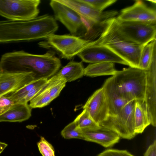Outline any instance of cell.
<instances>
[{"instance_id":"32","label":"cell","mask_w":156,"mask_h":156,"mask_svg":"<svg viewBox=\"0 0 156 156\" xmlns=\"http://www.w3.org/2000/svg\"><path fill=\"white\" fill-rule=\"evenodd\" d=\"M144 156H156V141L154 142L148 147Z\"/></svg>"},{"instance_id":"17","label":"cell","mask_w":156,"mask_h":156,"mask_svg":"<svg viewBox=\"0 0 156 156\" xmlns=\"http://www.w3.org/2000/svg\"><path fill=\"white\" fill-rule=\"evenodd\" d=\"M32 108L27 103L16 102L7 111L0 115V122H21L31 115Z\"/></svg>"},{"instance_id":"28","label":"cell","mask_w":156,"mask_h":156,"mask_svg":"<svg viewBox=\"0 0 156 156\" xmlns=\"http://www.w3.org/2000/svg\"><path fill=\"white\" fill-rule=\"evenodd\" d=\"M39 150L42 156H55L54 149L45 138L41 136L37 143Z\"/></svg>"},{"instance_id":"27","label":"cell","mask_w":156,"mask_h":156,"mask_svg":"<svg viewBox=\"0 0 156 156\" xmlns=\"http://www.w3.org/2000/svg\"><path fill=\"white\" fill-rule=\"evenodd\" d=\"M61 134L65 139L76 138L83 140L81 131L78 128L74 121L66 126L62 130Z\"/></svg>"},{"instance_id":"6","label":"cell","mask_w":156,"mask_h":156,"mask_svg":"<svg viewBox=\"0 0 156 156\" xmlns=\"http://www.w3.org/2000/svg\"><path fill=\"white\" fill-rule=\"evenodd\" d=\"M90 41L70 34H52L38 43L39 46L51 49L62 58L71 59L77 55Z\"/></svg>"},{"instance_id":"20","label":"cell","mask_w":156,"mask_h":156,"mask_svg":"<svg viewBox=\"0 0 156 156\" xmlns=\"http://www.w3.org/2000/svg\"><path fill=\"white\" fill-rule=\"evenodd\" d=\"M84 68L82 62L71 61L63 67L57 73L67 82L81 78L84 75Z\"/></svg>"},{"instance_id":"9","label":"cell","mask_w":156,"mask_h":156,"mask_svg":"<svg viewBox=\"0 0 156 156\" xmlns=\"http://www.w3.org/2000/svg\"><path fill=\"white\" fill-rule=\"evenodd\" d=\"M49 4L55 20L64 25L71 35L85 40L88 33L87 27L76 11L57 0H51Z\"/></svg>"},{"instance_id":"31","label":"cell","mask_w":156,"mask_h":156,"mask_svg":"<svg viewBox=\"0 0 156 156\" xmlns=\"http://www.w3.org/2000/svg\"><path fill=\"white\" fill-rule=\"evenodd\" d=\"M15 102L8 96H0V115L8 110Z\"/></svg>"},{"instance_id":"21","label":"cell","mask_w":156,"mask_h":156,"mask_svg":"<svg viewBox=\"0 0 156 156\" xmlns=\"http://www.w3.org/2000/svg\"><path fill=\"white\" fill-rule=\"evenodd\" d=\"M66 82L65 79L56 73L48 79L43 90L53 100L59 95Z\"/></svg>"},{"instance_id":"14","label":"cell","mask_w":156,"mask_h":156,"mask_svg":"<svg viewBox=\"0 0 156 156\" xmlns=\"http://www.w3.org/2000/svg\"><path fill=\"white\" fill-rule=\"evenodd\" d=\"M83 108L87 111L98 125L109 116L106 97L102 87L98 89L89 98Z\"/></svg>"},{"instance_id":"5","label":"cell","mask_w":156,"mask_h":156,"mask_svg":"<svg viewBox=\"0 0 156 156\" xmlns=\"http://www.w3.org/2000/svg\"><path fill=\"white\" fill-rule=\"evenodd\" d=\"M112 20L117 33L124 40L144 46L156 39V21H120L115 17Z\"/></svg>"},{"instance_id":"24","label":"cell","mask_w":156,"mask_h":156,"mask_svg":"<svg viewBox=\"0 0 156 156\" xmlns=\"http://www.w3.org/2000/svg\"><path fill=\"white\" fill-rule=\"evenodd\" d=\"M48 79L43 78L34 80L8 97L12 99L15 103L19 102L32 88L36 86L46 83Z\"/></svg>"},{"instance_id":"16","label":"cell","mask_w":156,"mask_h":156,"mask_svg":"<svg viewBox=\"0 0 156 156\" xmlns=\"http://www.w3.org/2000/svg\"><path fill=\"white\" fill-rule=\"evenodd\" d=\"M81 130L83 140L96 143L106 148L112 147L119 142L120 138L114 131L100 126Z\"/></svg>"},{"instance_id":"13","label":"cell","mask_w":156,"mask_h":156,"mask_svg":"<svg viewBox=\"0 0 156 156\" xmlns=\"http://www.w3.org/2000/svg\"><path fill=\"white\" fill-rule=\"evenodd\" d=\"M146 84L144 102L146 104L151 124L156 126V50L148 69L146 70Z\"/></svg>"},{"instance_id":"3","label":"cell","mask_w":156,"mask_h":156,"mask_svg":"<svg viewBox=\"0 0 156 156\" xmlns=\"http://www.w3.org/2000/svg\"><path fill=\"white\" fill-rule=\"evenodd\" d=\"M146 84V70L129 66L117 71L106 80L102 87L106 94L115 95L128 101H144Z\"/></svg>"},{"instance_id":"23","label":"cell","mask_w":156,"mask_h":156,"mask_svg":"<svg viewBox=\"0 0 156 156\" xmlns=\"http://www.w3.org/2000/svg\"><path fill=\"white\" fill-rule=\"evenodd\" d=\"M105 95L108 106L109 116L117 114L130 101L115 95L106 94Z\"/></svg>"},{"instance_id":"4","label":"cell","mask_w":156,"mask_h":156,"mask_svg":"<svg viewBox=\"0 0 156 156\" xmlns=\"http://www.w3.org/2000/svg\"><path fill=\"white\" fill-rule=\"evenodd\" d=\"M112 18L107 20L99 37L94 42L108 47L126 61L130 67L139 68L141 52L144 46L126 41L121 38L115 30Z\"/></svg>"},{"instance_id":"11","label":"cell","mask_w":156,"mask_h":156,"mask_svg":"<svg viewBox=\"0 0 156 156\" xmlns=\"http://www.w3.org/2000/svg\"><path fill=\"white\" fill-rule=\"evenodd\" d=\"M57 0L76 11L85 23L91 21L103 22L118 14L115 10L99 11L81 0Z\"/></svg>"},{"instance_id":"22","label":"cell","mask_w":156,"mask_h":156,"mask_svg":"<svg viewBox=\"0 0 156 156\" xmlns=\"http://www.w3.org/2000/svg\"><path fill=\"white\" fill-rule=\"evenodd\" d=\"M156 50V39L145 45L140 55L139 68L146 70L151 63L154 53Z\"/></svg>"},{"instance_id":"30","label":"cell","mask_w":156,"mask_h":156,"mask_svg":"<svg viewBox=\"0 0 156 156\" xmlns=\"http://www.w3.org/2000/svg\"><path fill=\"white\" fill-rule=\"evenodd\" d=\"M97 156H134L126 150H119L114 149H107L99 154Z\"/></svg>"},{"instance_id":"26","label":"cell","mask_w":156,"mask_h":156,"mask_svg":"<svg viewBox=\"0 0 156 156\" xmlns=\"http://www.w3.org/2000/svg\"><path fill=\"white\" fill-rule=\"evenodd\" d=\"M53 100L48 93L43 89L30 101L29 105L32 108H41L47 106Z\"/></svg>"},{"instance_id":"1","label":"cell","mask_w":156,"mask_h":156,"mask_svg":"<svg viewBox=\"0 0 156 156\" xmlns=\"http://www.w3.org/2000/svg\"><path fill=\"white\" fill-rule=\"evenodd\" d=\"M61 66L60 60L51 50L42 55L14 51L4 53L0 59V72L31 73L36 80L51 77Z\"/></svg>"},{"instance_id":"8","label":"cell","mask_w":156,"mask_h":156,"mask_svg":"<svg viewBox=\"0 0 156 156\" xmlns=\"http://www.w3.org/2000/svg\"><path fill=\"white\" fill-rule=\"evenodd\" d=\"M40 0H0V16L13 21L25 20L38 16Z\"/></svg>"},{"instance_id":"29","label":"cell","mask_w":156,"mask_h":156,"mask_svg":"<svg viewBox=\"0 0 156 156\" xmlns=\"http://www.w3.org/2000/svg\"><path fill=\"white\" fill-rule=\"evenodd\" d=\"M94 9L102 12L108 6L115 3L116 0H81Z\"/></svg>"},{"instance_id":"12","label":"cell","mask_w":156,"mask_h":156,"mask_svg":"<svg viewBox=\"0 0 156 156\" xmlns=\"http://www.w3.org/2000/svg\"><path fill=\"white\" fill-rule=\"evenodd\" d=\"M35 80L31 73L0 72V96H8Z\"/></svg>"},{"instance_id":"33","label":"cell","mask_w":156,"mask_h":156,"mask_svg":"<svg viewBox=\"0 0 156 156\" xmlns=\"http://www.w3.org/2000/svg\"><path fill=\"white\" fill-rule=\"evenodd\" d=\"M7 146L8 144L6 143L0 142V154Z\"/></svg>"},{"instance_id":"34","label":"cell","mask_w":156,"mask_h":156,"mask_svg":"<svg viewBox=\"0 0 156 156\" xmlns=\"http://www.w3.org/2000/svg\"><path fill=\"white\" fill-rule=\"evenodd\" d=\"M149 1L151 2L155 3L156 2V0H149Z\"/></svg>"},{"instance_id":"2","label":"cell","mask_w":156,"mask_h":156,"mask_svg":"<svg viewBox=\"0 0 156 156\" xmlns=\"http://www.w3.org/2000/svg\"><path fill=\"white\" fill-rule=\"evenodd\" d=\"M58 28L54 17L47 14L25 20H1L0 43L45 39Z\"/></svg>"},{"instance_id":"25","label":"cell","mask_w":156,"mask_h":156,"mask_svg":"<svg viewBox=\"0 0 156 156\" xmlns=\"http://www.w3.org/2000/svg\"><path fill=\"white\" fill-rule=\"evenodd\" d=\"M73 121L78 128L81 130L94 128L100 126L93 120L87 111L84 109Z\"/></svg>"},{"instance_id":"19","label":"cell","mask_w":156,"mask_h":156,"mask_svg":"<svg viewBox=\"0 0 156 156\" xmlns=\"http://www.w3.org/2000/svg\"><path fill=\"white\" fill-rule=\"evenodd\" d=\"M114 63L110 62L90 63L84 68V75L90 77L113 75L117 72Z\"/></svg>"},{"instance_id":"7","label":"cell","mask_w":156,"mask_h":156,"mask_svg":"<svg viewBox=\"0 0 156 156\" xmlns=\"http://www.w3.org/2000/svg\"><path fill=\"white\" fill-rule=\"evenodd\" d=\"M129 102L116 115L108 116L99 126L110 129L120 137L130 140L134 137V111L135 102Z\"/></svg>"},{"instance_id":"10","label":"cell","mask_w":156,"mask_h":156,"mask_svg":"<svg viewBox=\"0 0 156 156\" xmlns=\"http://www.w3.org/2000/svg\"><path fill=\"white\" fill-rule=\"evenodd\" d=\"M84 62L90 63L110 62L129 66L128 63L106 46L90 41L77 55Z\"/></svg>"},{"instance_id":"18","label":"cell","mask_w":156,"mask_h":156,"mask_svg":"<svg viewBox=\"0 0 156 156\" xmlns=\"http://www.w3.org/2000/svg\"><path fill=\"white\" fill-rule=\"evenodd\" d=\"M134 132L142 133L151 124L147 108L144 101H136L134 111Z\"/></svg>"},{"instance_id":"15","label":"cell","mask_w":156,"mask_h":156,"mask_svg":"<svg viewBox=\"0 0 156 156\" xmlns=\"http://www.w3.org/2000/svg\"><path fill=\"white\" fill-rule=\"evenodd\" d=\"M116 18L120 21H155L156 12L143 1L136 0L132 5L122 9Z\"/></svg>"}]
</instances>
